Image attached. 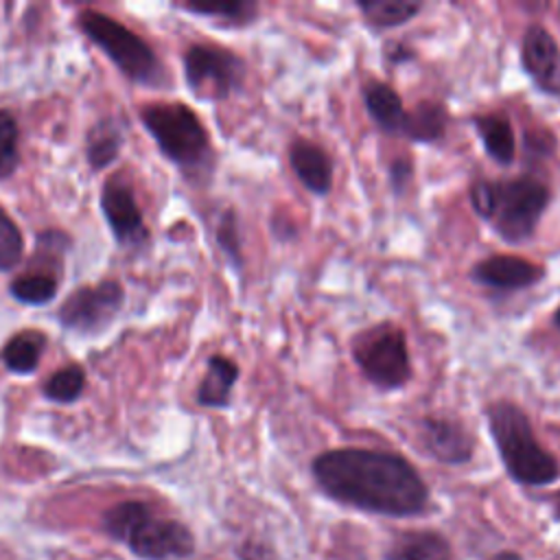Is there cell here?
Masks as SVG:
<instances>
[{"label":"cell","instance_id":"2e32d148","mask_svg":"<svg viewBox=\"0 0 560 560\" xmlns=\"http://www.w3.org/2000/svg\"><path fill=\"white\" fill-rule=\"evenodd\" d=\"M241 376L236 361L225 354H212L206 365V374L195 392V400L201 407L223 409L230 405L232 389Z\"/></svg>","mask_w":560,"mask_h":560},{"label":"cell","instance_id":"83f0119b","mask_svg":"<svg viewBox=\"0 0 560 560\" xmlns=\"http://www.w3.org/2000/svg\"><path fill=\"white\" fill-rule=\"evenodd\" d=\"M24 249V238L20 234V228L11 221V217L0 210V271L13 269Z\"/></svg>","mask_w":560,"mask_h":560},{"label":"cell","instance_id":"9c48e42d","mask_svg":"<svg viewBox=\"0 0 560 560\" xmlns=\"http://www.w3.org/2000/svg\"><path fill=\"white\" fill-rule=\"evenodd\" d=\"M122 300L125 293L116 280H103L94 287H81L61 304L59 322L66 330L101 332L118 315Z\"/></svg>","mask_w":560,"mask_h":560},{"label":"cell","instance_id":"277c9868","mask_svg":"<svg viewBox=\"0 0 560 560\" xmlns=\"http://www.w3.org/2000/svg\"><path fill=\"white\" fill-rule=\"evenodd\" d=\"M105 532L144 560L184 558L192 553V534L177 521L155 516L142 501H122L103 516Z\"/></svg>","mask_w":560,"mask_h":560},{"label":"cell","instance_id":"603a6c76","mask_svg":"<svg viewBox=\"0 0 560 560\" xmlns=\"http://www.w3.org/2000/svg\"><path fill=\"white\" fill-rule=\"evenodd\" d=\"M11 295L22 304H48L59 289V280L48 271H26L11 282Z\"/></svg>","mask_w":560,"mask_h":560},{"label":"cell","instance_id":"8d00e7d4","mask_svg":"<svg viewBox=\"0 0 560 560\" xmlns=\"http://www.w3.org/2000/svg\"><path fill=\"white\" fill-rule=\"evenodd\" d=\"M558 11H560V7H558Z\"/></svg>","mask_w":560,"mask_h":560},{"label":"cell","instance_id":"d4e9b609","mask_svg":"<svg viewBox=\"0 0 560 560\" xmlns=\"http://www.w3.org/2000/svg\"><path fill=\"white\" fill-rule=\"evenodd\" d=\"M85 389V372L79 365H66L55 372L46 385L44 396L52 402H74Z\"/></svg>","mask_w":560,"mask_h":560},{"label":"cell","instance_id":"7402d4cb","mask_svg":"<svg viewBox=\"0 0 560 560\" xmlns=\"http://www.w3.org/2000/svg\"><path fill=\"white\" fill-rule=\"evenodd\" d=\"M182 9L201 18H214L225 26H247L258 18L256 0H223V2H184Z\"/></svg>","mask_w":560,"mask_h":560},{"label":"cell","instance_id":"5bb4252c","mask_svg":"<svg viewBox=\"0 0 560 560\" xmlns=\"http://www.w3.org/2000/svg\"><path fill=\"white\" fill-rule=\"evenodd\" d=\"M289 164L300 184L317 195L326 197L332 190L335 166L328 151L308 138H295L289 144Z\"/></svg>","mask_w":560,"mask_h":560},{"label":"cell","instance_id":"52a82bcc","mask_svg":"<svg viewBox=\"0 0 560 560\" xmlns=\"http://www.w3.org/2000/svg\"><path fill=\"white\" fill-rule=\"evenodd\" d=\"M81 31L112 59V63L136 83H158L160 61L142 37L125 24L101 11H83L79 15Z\"/></svg>","mask_w":560,"mask_h":560},{"label":"cell","instance_id":"3957f363","mask_svg":"<svg viewBox=\"0 0 560 560\" xmlns=\"http://www.w3.org/2000/svg\"><path fill=\"white\" fill-rule=\"evenodd\" d=\"M490 438L508 475L523 486H547L558 479L556 457L538 442L527 413L512 400H494L486 407Z\"/></svg>","mask_w":560,"mask_h":560},{"label":"cell","instance_id":"836d02e7","mask_svg":"<svg viewBox=\"0 0 560 560\" xmlns=\"http://www.w3.org/2000/svg\"><path fill=\"white\" fill-rule=\"evenodd\" d=\"M494 560H521L516 553H512V551H505V553H499Z\"/></svg>","mask_w":560,"mask_h":560},{"label":"cell","instance_id":"d6a6232c","mask_svg":"<svg viewBox=\"0 0 560 560\" xmlns=\"http://www.w3.org/2000/svg\"><path fill=\"white\" fill-rule=\"evenodd\" d=\"M241 560H271V556H269L267 547H262L258 542H247L241 549Z\"/></svg>","mask_w":560,"mask_h":560},{"label":"cell","instance_id":"f1b7e54d","mask_svg":"<svg viewBox=\"0 0 560 560\" xmlns=\"http://www.w3.org/2000/svg\"><path fill=\"white\" fill-rule=\"evenodd\" d=\"M556 136L545 127H529L523 131V151L529 160H547L556 153Z\"/></svg>","mask_w":560,"mask_h":560},{"label":"cell","instance_id":"8fae6325","mask_svg":"<svg viewBox=\"0 0 560 560\" xmlns=\"http://www.w3.org/2000/svg\"><path fill=\"white\" fill-rule=\"evenodd\" d=\"M545 278V267L514 254H492L470 267V280L492 291H523Z\"/></svg>","mask_w":560,"mask_h":560},{"label":"cell","instance_id":"8992f818","mask_svg":"<svg viewBox=\"0 0 560 560\" xmlns=\"http://www.w3.org/2000/svg\"><path fill=\"white\" fill-rule=\"evenodd\" d=\"M350 352L363 378L376 389H402L413 376L407 335L398 324L383 322L359 332Z\"/></svg>","mask_w":560,"mask_h":560},{"label":"cell","instance_id":"4fadbf2b","mask_svg":"<svg viewBox=\"0 0 560 560\" xmlns=\"http://www.w3.org/2000/svg\"><path fill=\"white\" fill-rule=\"evenodd\" d=\"M420 440L438 462L451 466L466 464L475 451L470 431L444 413H429L420 420Z\"/></svg>","mask_w":560,"mask_h":560},{"label":"cell","instance_id":"cb8c5ba5","mask_svg":"<svg viewBox=\"0 0 560 560\" xmlns=\"http://www.w3.org/2000/svg\"><path fill=\"white\" fill-rule=\"evenodd\" d=\"M120 144H122V136L114 125L105 122V125L94 127L88 133V144H85L90 166L94 171H98V168H105L107 164H112L120 151Z\"/></svg>","mask_w":560,"mask_h":560},{"label":"cell","instance_id":"9a60e30c","mask_svg":"<svg viewBox=\"0 0 560 560\" xmlns=\"http://www.w3.org/2000/svg\"><path fill=\"white\" fill-rule=\"evenodd\" d=\"M363 105L370 120L387 136H398L405 122L402 96L385 81L372 79L363 85Z\"/></svg>","mask_w":560,"mask_h":560},{"label":"cell","instance_id":"4dcf8cb0","mask_svg":"<svg viewBox=\"0 0 560 560\" xmlns=\"http://www.w3.org/2000/svg\"><path fill=\"white\" fill-rule=\"evenodd\" d=\"M269 230L271 234L280 241V243H289L298 238V223L287 214V212H276L269 221Z\"/></svg>","mask_w":560,"mask_h":560},{"label":"cell","instance_id":"e575fe53","mask_svg":"<svg viewBox=\"0 0 560 560\" xmlns=\"http://www.w3.org/2000/svg\"><path fill=\"white\" fill-rule=\"evenodd\" d=\"M551 322H553V326L560 330V306L553 311V315H551Z\"/></svg>","mask_w":560,"mask_h":560},{"label":"cell","instance_id":"7a4b0ae2","mask_svg":"<svg viewBox=\"0 0 560 560\" xmlns=\"http://www.w3.org/2000/svg\"><path fill=\"white\" fill-rule=\"evenodd\" d=\"M468 201L479 219L492 223L499 238L518 245L534 236L551 201V190L534 175L475 179Z\"/></svg>","mask_w":560,"mask_h":560},{"label":"cell","instance_id":"ffe728a7","mask_svg":"<svg viewBox=\"0 0 560 560\" xmlns=\"http://www.w3.org/2000/svg\"><path fill=\"white\" fill-rule=\"evenodd\" d=\"M387 560H451V549L435 532H407L394 540Z\"/></svg>","mask_w":560,"mask_h":560},{"label":"cell","instance_id":"ac0fdd59","mask_svg":"<svg viewBox=\"0 0 560 560\" xmlns=\"http://www.w3.org/2000/svg\"><path fill=\"white\" fill-rule=\"evenodd\" d=\"M448 127V109L438 101H420L411 112L405 114L400 138L416 144L440 142Z\"/></svg>","mask_w":560,"mask_h":560},{"label":"cell","instance_id":"ba28073f","mask_svg":"<svg viewBox=\"0 0 560 560\" xmlns=\"http://www.w3.org/2000/svg\"><path fill=\"white\" fill-rule=\"evenodd\" d=\"M243 57L217 44H192L184 55V77L190 92L206 101H225L243 88Z\"/></svg>","mask_w":560,"mask_h":560},{"label":"cell","instance_id":"5b68a950","mask_svg":"<svg viewBox=\"0 0 560 560\" xmlns=\"http://www.w3.org/2000/svg\"><path fill=\"white\" fill-rule=\"evenodd\" d=\"M144 129L164 158L186 173H208L212 166L210 133L184 103H151L140 112Z\"/></svg>","mask_w":560,"mask_h":560},{"label":"cell","instance_id":"44dd1931","mask_svg":"<svg viewBox=\"0 0 560 560\" xmlns=\"http://www.w3.org/2000/svg\"><path fill=\"white\" fill-rule=\"evenodd\" d=\"M44 335L39 330H24L11 337L2 348V363L13 374H31L37 370L42 350H44Z\"/></svg>","mask_w":560,"mask_h":560},{"label":"cell","instance_id":"4316f807","mask_svg":"<svg viewBox=\"0 0 560 560\" xmlns=\"http://www.w3.org/2000/svg\"><path fill=\"white\" fill-rule=\"evenodd\" d=\"M18 122L9 109H0V179L13 175L20 162Z\"/></svg>","mask_w":560,"mask_h":560},{"label":"cell","instance_id":"6da1fadb","mask_svg":"<svg viewBox=\"0 0 560 560\" xmlns=\"http://www.w3.org/2000/svg\"><path fill=\"white\" fill-rule=\"evenodd\" d=\"M317 486L335 501L385 516L424 510L429 490L418 470L398 453L343 446L313 459Z\"/></svg>","mask_w":560,"mask_h":560},{"label":"cell","instance_id":"f546056e","mask_svg":"<svg viewBox=\"0 0 560 560\" xmlns=\"http://www.w3.org/2000/svg\"><path fill=\"white\" fill-rule=\"evenodd\" d=\"M413 171H416L413 162L407 155H398V158L389 160V164H387V179H389L392 192L402 195L409 188L411 179H413Z\"/></svg>","mask_w":560,"mask_h":560},{"label":"cell","instance_id":"7c38bea8","mask_svg":"<svg viewBox=\"0 0 560 560\" xmlns=\"http://www.w3.org/2000/svg\"><path fill=\"white\" fill-rule=\"evenodd\" d=\"M101 210L122 247H138L147 241V225L131 188L122 179H109L101 192Z\"/></svg>","mask_w":560,"mask_h":560},{"label":"cell","instance_id":"d590c367","mask_svg":"<svg viewBox=\"0 0 560 560\" xmlns=\"http://www.w3.org/2000/svg\"><path fill=\"white\" fill-rule=\"evenodd\" d=\"M556 512H558V516H560V497H558V501H556Z\"/></svg>","mask_w":560,"mask_h":560},{"label":"cell","instance_id":"1f68e13d","mask_svg":"<svg viewBox=\"0 0 560 560\" xmlns=\"http://www.w3.org/2000/svg\"><path fill=\"white\" fill-rule=\"evenodd\" d=\"M383 55H385L387 63H392V66H402V63H409L416 59L413 46H409L407 42H400V39L387 42L383 48Z\"/></svg>","mask_w":560,"mask_h":560},{"label":"cell","instance_id":"484cf974","mask_svg":"<svg viewBox=\"0 0 560 560\" xmlns=\"http://www.w3.org/2000/svg\"><path fill=\"white\" fill-rule=\"evenodd\" d=\"M217 245L228 258V262L241 271L243 269V238H241V228H238V217L234 210H225L219 221H217Z\"/></svg>","mask_w":560,"mask_h":560},{"label":"cell","instance_id":"e0dca14e","mask_svg":"<svg viewBox=\"0 0 560 560\" xmlns=\"http://www.w3.org/2000/svg\"><path fill=\"white\" fill-rule=\"evenodd\" d=\"M472 127L490 160L510 166L516 158V133L503 112H486L472 116Z\"/></svg>","mask_w":560,"mask_h":560},{"label":"cell","instance_id":"d6986e66","mask_svg":"<svg viewBox=\"0 0 560 560\" xmlns=\"http://www.w3.org/2000/svg\"><path fill=\"white\" fill-rule=\"evenodd\" d=\"M365 24L374 31H389L411 22L422 9L420 0H357Z\"/></svg>","mask_w":560,"mask_h":560},{"label":"cell","instance_id":"30bf717a","mask_svg":"<svg viewBox=\"0 0 560 560\" xmlns=\"http://www.w3.org/2000/svg\"><path fill=\"white\" fill-rule=\"evenodd\" d=\"M521 68L540 92L560 96V46L538 22H532L521 37Z\"/></svg>","mask_w":560,"mask_h":560}]
</instances>
